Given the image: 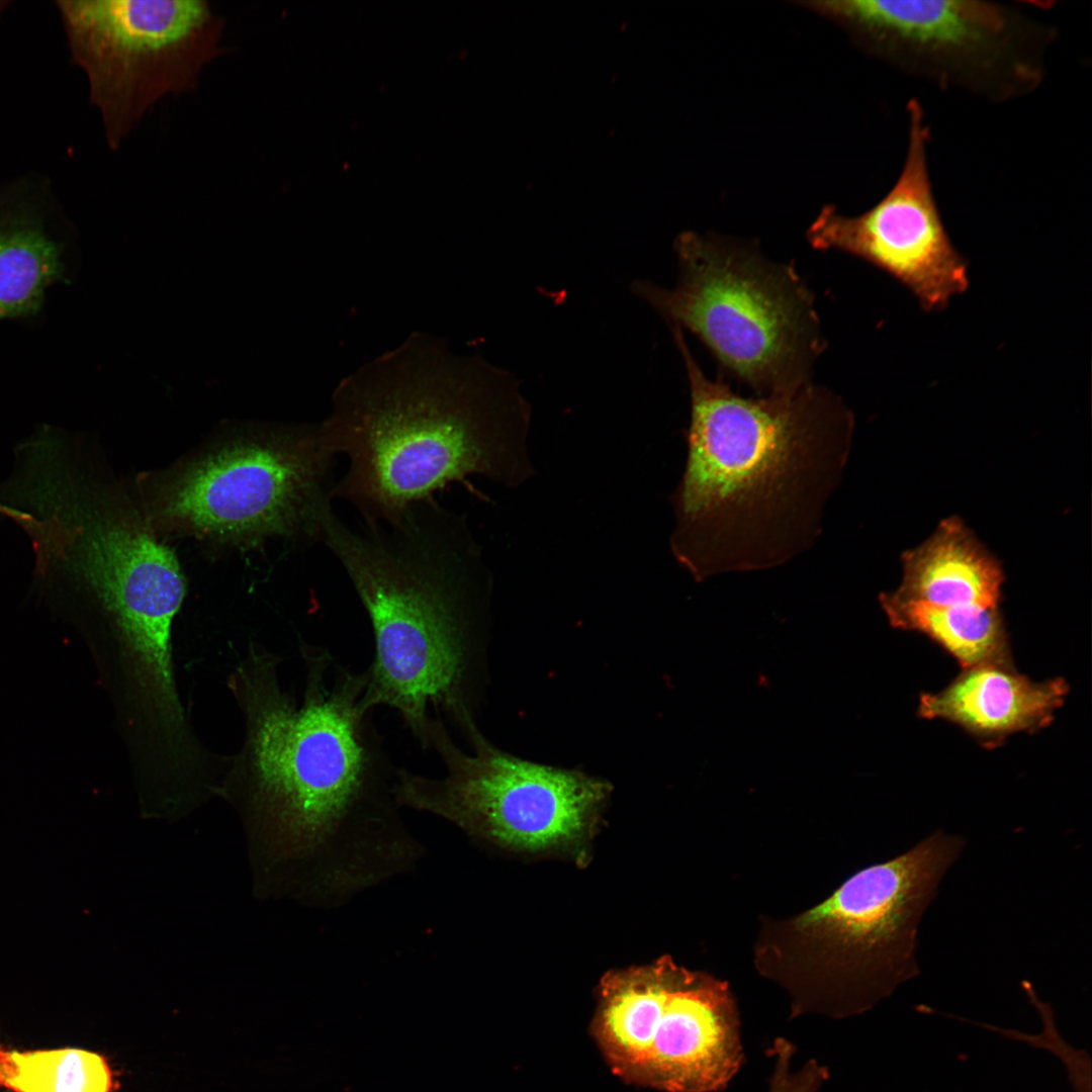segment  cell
<instances>
[{"label": "cell", "mask_w": 1092, "mask_h": 1092, "mask_svg": "<svg viewBox=\"0 0 1092 1092\" xmlns=\"http://www.w3.org/2000/svg\"><path fill=\"white\" fill-rule=\"evenodd\" d=\"M72 61L116 150L168 94L194 90L224 49L223 18L203 0H57Z\"/></svg>", "instance_id": "8fae6325"}, {"label": "cell", "mask_w": 1092, "mask_h": 1092, "mask_svg": "<svg viewBox=\"0 0 1092 1092\" xmlns=\"http://www.w3.org/2000/svg\"><path fill=\"white\" fill-rule=\"evenodd\" d=\"M901 560L902 581L893 592L900 598L944 607L999 608L1001 565L958 517L941 521Z\"/></svg>", "instance_id": "9a60e30c"}, {"label": "cell", "mask_w": 1092, "mask_h": 1092, "mask_svg": "<svg viewBox=\"0 0 1092 1092\" xmlns=\"http://www.w3.org/2000/svg\"><path fill=\"white\" fill-rule=\"evenodd\" d=\"M593 1033L617 1076L662 1092H721L745 1061L729 983L668 956L602 979Z\"/></svg>", "instance_id": "ba28073f"}, {"label": "cell", "mask_w": 1092, "mask_h": 1092, "mask_svg": "<svg viewBox=\"0 0 1092 1092\" xmlns=\"http://www.w3.org/2000/svg\"><path fill=\"white\" fill-rule=\"evenodd\" d=\"M320 542L346 571L374 652L364 704L400 717L423 750L433 718L464 737L477 726L492 578L466 519L437 498L395 526H348L329 505Z\"/></svg>", "instance_id": "3957f363"}, {"label": "cell", "mask_w": 1092, "mask_h": 1092, "mask_svg": "<svg viewBox=\"0 0 1092 1092\" xmlns=\"http://www.w3.org/2000/svg\"><path fill=\"white\" fill-rule=\"evenodd\" d=\"M11 2V0H0V18L7 10V7L10 5Z\"/></svg>", "instance_id": "d6986e66"}, {"label": "cell", "mask_w": 1092, "mask_h": 1092, "mask_svg": "<svg viewBox=\"0 0 1092 1092\" xmlns=\"http://www.w3.org/2000/svg\"><path fill=\"white\" fill-rule=\"evenodd\" d=\"M456 743L434 718L428 750L444 775L427 777L399 766L394 786L399 806L442 817L469 833L520 850H545L579 840L607 801V781L581 770L524 759L492 744L479 730Z\"/></svg>", "instance_id": "30bf717a"}, {"label": "cell", "mask_w": 1092, "mask_h": 1092, "mask_svg": "<svg viewBox=\"0 0 1092 1092\" xmlns=\"http://www.w3.org/2000/svg\"><path fill=\"white\" fill-rule=\"evenodd\" d=\"M848 24L907 78L1001 105L1044 82L1057 27L1019 2L838 0L810 2Z\"/></svg>", "instance_id": "52a82bcc"}, {"label": "cell", "mask_w": 1092, "mask_h": 1092, "mask_svg": "<svg viewBox=\"0 0 1092 1092\" xmlns=\"http://www.w3.org/2000/svg\"><path fill=\"white\" fill-rule=\"evenodd\" d=\"M673 247L675 285L636 279L634 295L697 337L756 396L812 382L825 340L813 293L792 264L768 259L752 241L719 235L685 232Z\"/></svg>", "instance_id": "8992f818"}, {"label": "cell", "mask_w": 1092, "mask_h": 1092, "mask_svg": "<svg viewBox=\"0 0 1092 1092\" xmlns=\"http://www.w3.org/2000/svg\"><path fill=\"white\" fill-rule=\"evenodd\" d=\"M530 422L515 374L412 334L333 393L318 426L348 466L332 499L351 505L372 529L397 525L411 508L470 476L518 487L534 474Z\"/></svg>", "instance_id": "7a4b0ae2"}, {"label": "cell", "mask_w": 1092, "mask_h": 1092, "mask_svg": "<svg viewBox=\"0 0 1092 1092\" xmlns=\"http://www.w3.org/2000/svg\"><path fill=\"white\" fill-rule=\"evenodd\" d=\"M881 608L891 626L926 635L969 668L1009 663L1007 633L998 609L944 607L881 593Z\"/></svg>", "instance_id": "2e32d148"}, {"label": "cell", "mask_w": 1092, "mask_h": 1092, "mask_svg": "<svg viewBox=\"0 0 1092 1092\" xmlns=\"http://www.w3.org/2000/svg\"><path fill=\"white\" fill-rule=\"evenodd\" d=\"M335 458L318 425L232 440L158 479L151 517L179 534L218 541L320 542Z\"/></svg>", "instance_id": "9c48e42d"}, {"label": "cell", "mask_w": 1092, "mask_h": 1092, "mask_svg": "<svg viewBox=\"0 0 1092 1092\" xmlns=\"http://www.w3.org/2000/svg\"><path fill=\"white\" fill-rule=\"evenodd\" d=\"M768 1092H804L802 1089L790 1084H777L768 1089Z\"/></svg>", "instance_id": "ac0fdd59"}, {"label": "cell", "mask_w": 1092, "mask_h": 1092, "mask_svg": "<svg viewBox=\"0 0 1092 1092\" xmlns=\"http://www.w3.org/2000/svg\"><path fill=\"white\" fill-rule=\"evenodd\" d=\"M299 702L282 687V657L256 641L226 685L244 737L221 789L240 791L250 811L294 852L316 851L337 833L397 817L396 765L363 701L364 670L324 646L299 645Z\"/></svg>", "instance_id": "277c9868"}, {"label": "cell", "mask_w": 1092, "mask_h": 1092, "mask_svg": "<svg viewBox=\"0 0 1092 1092\" xmlns=\"http://www.w3.org/2000/svg\"><path fill=\"white\" fill-rule=\"evenodd\" d=\"M906 129L902 168L886 195L855 216L824 206L806 237L816 250L872 264L907 288L923 310L939 311L969 288V263L952 244L935 198L931 128L916 98L906 104Z\"/></svg>", "instance_id": "7c38bea8"}, {"label": "cell", "mask_w": 1092, "mask_h": 1092, "mask_svg": "<svg viewBox=\"0 0 1092 1092\" xmlns=\"http://www.w3.org/2000/svg\"><path fill=\"white\" fill-rule=\"evenodd\" d=\"M965 845L937 830L806 911L762 917L753 965L785 991L790 1018L856 1016L915 978L919 924Z\"/></svg>", "instance_id": "5b68a950"}, {"label": "cell", "mask_w": 1092, "mask_h": 1092, "mask_svg": "<svg viewBox=\"0 0 1092 1092\" xmlns=\"http://www.w3.org/2000/svg\"><path fill=\"white\" fill-rule=\"evenodd\" d=\"M105 1059L79 1049L19 1053L0 1046V1087L12 1092H111Z\"/></svg>", "instance_id": "e0dca14e"}, {"label": "cell", "mask_w": 1092, "mask_h": 1092, "mask_svg": "<svg viewBox=\"0 0 1092 1092\" xmlns=\"http://www.w3.org/2000/svg\"><path fill=\"white\" fill-rule=\"evenodd\" d=\"M670 332L691 400L686 464L668 498L670 552L696 582L783 566L822 533L849 461L853 413L813 381L742 396L703 372L678 327Z\"/></svg>", "instance_id": "6da1fadb"}, {"label": "cell", "mask_w": 1092, "mask_h": 1092, "mask_svg": "<svg viewBox=\"0 0 1092 1092\" xmlns=\"http://www.w3.org/2000/svg\"><path fill=\"white\" fill-rule=\"evenodd\" d=\"M65 219L47 179L0 187V320L37 316L52 284L68 282Z\"/></svg>", "instance_id": "4fadbf2b"}, {"label": "cell", "mask_w": 1092, "mask_h": 1092, "mask_svg": "<svg viewBox=\"0 0 1092 1092\" xmlns=\"http://www.w3.org/2000/svg\"><path fill=\"white\" fill-rule=\"evenodd\" d=\"M1010 663L964 668L943 690L921 695L919 716L951 722L985 744L1048 726L1068 696V684L1034 681Z\"/></svg>", "instance_id": "5bb4252c"}]
</instances>
